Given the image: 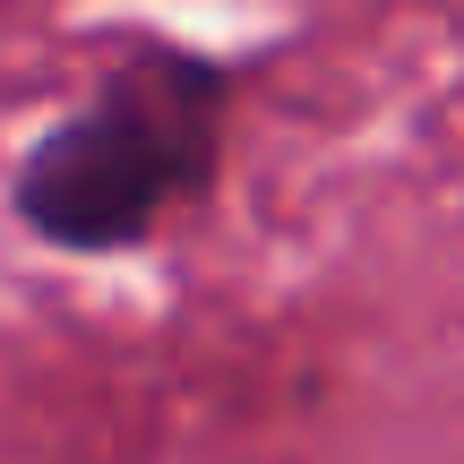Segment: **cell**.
<instances>
[{
  "label": "cell",
  "mask_w": 464,
  "mask_h": 464,
  "mask_svg": "<svg viewBox=\"0 0 464 464\" xmlns=\"http://www.w3.org/2000/svg\"><path fill=\"white\" fill-rule=\"evenodd\" d=\"M232 95L241 78L189 44L112 52L95 86L69 112H52L17 155L9 216L61 258L147 249L172 216H189L216 189Z\"/></svg>",
  "instance_id": "1"
}]
</instances>
